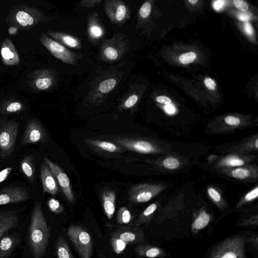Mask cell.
I'll list each match as a JSON object with an SVG mask.
<instances>
[{"instance_id": "34", "label": "cell", "mask_w": 258, "mask_h": 258, "mask_svg": "<svg viewBox=\"0 0 258 258\" xmlns=\"http://www.w3.org/2000/svg\"><path fill=\"white\" fill-rule=\"evenodd\" d=\"M126 14V8L122 4L119 5L116 9L115 17L117 21H120L122 20Z\"/></svg>"}, {"instance_id": "42", "label": "cell", "mask_w": 258, "mask_h": 258, "mask_svg": "<svg viewBox=\"0 0 258 258\" xmlns=\"http://www.w3.org/2000/svg\"><path fill=\"white\" fill-rule=\"evenodd\" d=\"M224 121L226 124L232 126L238 125L240 122L239 118L233 116H227L224 118Z\"/></svg>"}, {"instance_id": "36", "label": "cell", "mask_w": 258, "mask_h": 258, "mask_svg": "<svg viewBox=\"0 0 258 258\" xmlns=\"http://www.w3.org/2000/svg\"><path fill=\"white\" fill-rule=\"evenodd\" d=\"M104 54L106 56V57L110 60H115L118 57V53L116 49L110 46L107 47L104 49Z\"/></svg>"}, {"instance_id": "52", "label": "cell", "mask_w": 258, "mask_h": 258, "mask_svg": "<svg viewBox=\"0 0 258 258\" xmlns=\"http://www.w3.org/2000/svg\"><path fill=\"white\" fill-rule=\"evenodd\" d=\"M198 2V0H188V2H189L191 5H195Z\"/></svg>"}, {"instance_id": "37", "label": "cell", "mask_w": 258, "mask_h": 258, "mask_svg": "<svg viewBox=\"0 0 258 258\" xmlns=\"http://www.w3.org/2000/svg\"><path fill=\"white\" fill-rule=\"evenodd\" d=\"M89 31L91 36L94 38H98L103 34L102 29L97 25H92L90 26Z\"/></svg>"}, {"instance_id": "49", "label": "cell", "mask_w": 258, "mask_h": 258, "mask_svg": "<svg viewBox=\"0 0 258 258\" xmlns=\"http://www.w3.org/2000/svg\"><path fill=\"white\" fill-rule=\"evenodd\" d=\"M244 30L246 33L249 35H252L253 34V28L250 24L248 22H246L244 24Z\"/></svg>"}, {"instance_id": "18", "label": "cell", "mask_w": 258, "mask_h": 258, "mask_svg": "<svg viewBox=\"0 0 258 258\" xmlns=\"http://www.w3.org/2000/svg\"><path fill=\"white\" fill-rule=\"evenodd\" d=\"M135 252L141 257L163 258L168 256L167 252L163 249L144 243L137 245Z\"/></svg>"}, {"instance_id": "47", "label": "cell", "mask_w": 258, "mask_h": 258, "mask_svg": "<svg viewBox=\"0 0 258 258\" xmlns=\"http://www.w3.org/2000/svg\"><path fill=\"white\" fill-rule=\"evenodd\" d=\"M156 100L157 102L166 105L170 104L171 100L166 96H159L156 97Z\"/></svg>"}, {"instance_id": "20", "label": "cell", "mask_w": 258, "mask_h": 258, "mask_svg": "<svg viewBox=\"0 0 258 258\" xmlns=\"http://www.w3.org/2000/svg\"><path fill=\"white\" fill-rule=\"evenodd\" d=\"M211 221L209 213L205 210L200 211L194 218L190 226L192 234H196L207 227Z\"/></svg>"}, {"instance_id": "17", "label": "cell", "mask_w": 258, "mask_h": 258, "mask_svg": "<svg viewBox=\"0 0 258 258\" xmlns=\"http://www.w3.org/2000/svg\"><path fill=\"white\" fill-rule=\"evenodd\" d=\"M19 219L18 213L13 211L0 212V239L7 232L18 226Z\"/></svg>"}, {"instance_id": "53", "label": "cell", "mask_w": 258, "mask_h": 258, "mask_svg": "<svg viewBox=\"0 0 258 258\" xmlns=\"http://www.w3.org/2000/svg\"><path fill=\"white\" fill-rule=\"evenodd\" d=\"M97 258H107L106 256H105L104 255H102L101 254H99L98 255V257Z\"/></svg>"}, {"instance_id": "22", "label": "cell", "mask_w": 258, "mask_h": 258, "mask_svg": "<svg viewBox=\"0 0 258 258\" xmlns=\"http://www.w3.org/2000/svg\"><path fill=\"white\" fill-rule=\"evenodd\" d=\"M24 104L21 101L14 99H7L0 102V114L7 115L23 111Z\"/></svg>"}, {"instance_id": "45", "label": "cell", "mask_w": 258, "mask_h": 258, "mask_svg": "<svg viewBox=\"0 0 258 258\" xmlns=\"http://www.w3.org/2000/svg\"><path fill=\"white\" fill-rule=\"evenodd\" d=\"M247 242L249 243L257 249L258 246V234L256 233H253L249 235V237H247Z\"/></svg>"}, {"instance_id": "6", "label": "cell", "mask_w": 258, "mask_h": 258, "mask_svg": "<svg viewBox=\"0 0 258 258\" xmlns=\"http://www.w3.org/2000/svg\"><path fill=\"white\" fill-rule=\"evenodd\" d=\"M47 140V134L40 121L34 118L27 121L21 140L22 145L37 143L45 144Z\"/></svg>"}, {"instance_id": "50", "label": "cell", "mask_w": 258, "mask_h": 258, "mask_svg": "<svg viewBox=\"0 0 258 258\" xmlns=\"http://www.w3.org/2000/svg\"><path fill=\"white\" fill-rule=\"evenodd\" d=\"M164 108L166 112L168 114H173L175 111L174 107L171 104L166 105L165 106Z\"/></svg>"}, {"instance_id": "28", "label": "cell", "mask_w": 258, "mask_h": 258, "mask_svg": "<svg viewBox=\"0 0 258 258\" xmlns=\"http://www.w3.org/2000/svg\"><path fill=\"white\" fill-rule=\"evenodd\" d=\"M116 81L114 78H109L102 81L99 85V90L102 93H107L115 86Z\"/></svg>"}, {"instance_id": "21", "label": "cell", "mask_w": 258, "mask_h": 258, "mask_svg": "<svg viewBox=\"0 0 258 258\" xmlns=\"http://www.w3.org/2000/svg\"><path fill=\"white\" fill-rule=\"evenodd\" d=\"M20 168L27 179L33 183L35 177V160L33 155L24 157L20 163Z\"/></svg>"}, {"instance_id": "33", "label": "cell", "mask_w": 258, "mask_h": 258, "mask_svg": "<svg viewBox=\"0 0 258 258\" xmlns=\"http://www.w3.org/2000/svg\"><path fill=\"white\" fill-rule=\"evenodd\" d=\"M242 227H256L258 225L257 215L253 216L241 221L239 225Z\"/></svg>"}, {"instance_id": "43", "label": "cell", "mask_w": 258, "mask_h": 258, "mask_svg": "<svg viewBox=\"0 0 258 258\" xmlns=\"http://www.w3.org/2000/svg\"><path fill=\"white\" fill-rule=\"evenodd\" d=\"M258 196V187L256 186L254 189L248 192L244 197V201L250 202L256 198Z\"/></svg>"}, {"instance_id": "14", "label": "cell", "mask_w": 258, "mask_h": 258, "mask_svg": "<svg viewBox=\"0 0 258 258\" xmlns=\"http://www.w3.org/2000/svg\"><path fill=\"white\" fill-rule=\"evenodd\" d=\"M21 241L22 236L18 232L3 236L0 239V258H11Z\"/></svg>"}, {"instance_id": "15", "label": "cell", "mask_w": 258, "mask_h": 258, "mask_svg": "<svg viewBox=\"0 0 258 258\" xmlns=\"http://www.w3.org/2000/svg\"><path fill=\"white\" fill-rule=\"evenodd\" d=\"M40 170L43 191L52 195H55L59 192L60 189L57 180L48 166L45 163H42Z\"/></svg>"}, {"instance_id": "12", "label": "cell", "mask_w": 258, "mask_h": 258, "mask_svg": "<svg viewBox=\"0 0 258 258\" xmlns=\"http://www.w3.org/2000/svg\"><path fill=\"white\" fill-rule=\"evenodd\" d=\"M83 142L91 150L103 154H120L126 151L121 147L105 140L95 138H85Z\"/></svg>"}, {"instance_id": "31", "label": "cell", "mask_w": 258, "mask_h": 258, "mask_svg": "<svg viewBox=\"0 0 258 258\" xmlns=\"http://www.w3.org/2000/svg\"><path fill=\"white\" fill-rule=\"evenodd\" d=\"M197 55L194 52H189L182 54L179 57V61L182 64H188L193 62L196 58Z\"/></svg>"}, {"instance_id": "3", "label": "cell", "mask_w": 258, "mask_h": 258, "mask_svg": "<svg viewBox=\"0 0 258 258\" xmlns=\"http://www.w3.org/2000/svg\"><path fill=\"white\" fill-rule=\"evenodd\" d=\"M247 236L236 235L226 238L216 244L208 258H247Z\"/></svg>"}, {"instance_id": "24", "label": "cell", "mask_w": 258, "mask_h": 258, "mask_svg": "<svg viewBox=\"0 0 258 258\" xmlns=\"http://www.w3.org/2000/svg\"><path fill=\"white\" fill-rule=\"evenodd\" d=\"M47 34L70 47L78 48L79 47L80 44L78 41L71 36L50 30L47 31Z\"/></svg>"}, {"instance_id": "54", "label": "cell", "mask_w": 258, "mask_h": 258, "mask_svg": "<svg viewBox=\"0 0 258 258\" xmlns=\"http://www.w3.org/2000/svg\"><path fill=\"white\" fill-rule=\"evenodd\" d=\"M255 146L256 148H258V139H256L255 142Z\"/></svg>"}, {"instance_id": "38", "label": "cell", "mask_w": 258, "mask_h": 258, "mask_svg": "<svg viewBox=\"0 0 258 258\" xmlns=\"http://www.w3.org/2000/svg\"><path fill=\"white\" fill-rule=\"evenodd\" d=\"M138 96L137 95H132L130 96L124 102L123 107L125 108H130L133 107L138 100Z\"/></svg>"}, {"instance_id": "16", "label": "cell", "mask_w": 258, "mask_h": 258, "mask_svg": "<svg viewBox=\"0 0 258 258\" xmlns=\"http://www.w3.org/2000/svg\"><path fill=\"white\" fill-rule=\"evenodd\" d=\"M1 54L2 61L6 66H16L20 62V57L17 49L9 38L3 40L1 44Z\"/></svg>"}, {"instance_id": "4", "label": "cell", "mask_w": 258, "mask_h": 258, "mask_svg": "<svg viewBox=\"0 0 258 258\" xmlns=\"http://www.w3.org/2000/svg\"><path fill=\"white\" fill-rule=\"evenodd\" d=\"M19 124L15 120L0 117V157L9 158L13 154L17 139Z\"/></svg>"}, {"instance_id": "51", "label": "cell", "mask_w": 258, "mask_h": 258, "mask_svg": "<svg viewBox=\"0 0 258 258\" xmlns=\"http://www.w3.org/2000/svg\"><path fill=\"white\" fill-rule=\"evenodd\" d=\"M224 1H218L215 2L214 4V8L216 10H219L221 9L224 4Z\"/></svg>"}, {"instance_id": "8", "label": "cell", "mask_w": 258, "mask_h": 258, "mask_svg": "<svg viewBox=\"0 0 258 258\" xmlns=\"http://www.w3.org/2000/svg\"><path fill=\"white\" fill-rule=\"evenodd\" d=\"M39 40L56 58L67 63H75L74 54L72 52L62 44L49 38L47 34H42Z\"/></svg>"}, {"instance_id": "30", "label": "cell", "mask_w": 258, "mask_h": 258, "mask_svg": "<svg viewBox=\"0 0 258 258\" xmlns=\"http://www.w3.org/2000/svg\"><path fill=\"white\" fill-rule=\"evenodd\" d=\"M164 167L168 169L174 170L177 169L179 166V161L173 157H168L165 158L162 162Z\"/></svg>"}, {"instance_id": "10", "label": "cell", "mask_w": 258, "mask_h": 258, "mask_svg": "<svg viewBox=\"0 0 258 258\" xmlns=\"http://www.w3.org/2000/svg\"><path fill=\"white\" fill-rule=\"evenodd\" d=\"M111 235L116 236L127 244L139 245L145 241L144 231L140 226H120Z\"/></svg>"}, {"instance_id": "19", "label": "cell", "mask_w": 258, "mask_h": 258, "mask_svg": "<svg viewBox=\"0 0 258 258\" xmlns=\"http://www.w3.org/2000/svg\"><path fill=\"white\" fill-rule=\"evenodd\" d=\"M101 200L104 213L109 220H111L115 210L116 195L114 190L110 189L103 190L101 194Z\"/></svg>"}, {"instance_id": "32", "label": "cell", "mask_w": 258, "mask_h": 258, "mask_svg": "<svg viewBox=\"0 0 258 258\" xmlns=\"http://www.w3.org/2000/svg\"><path fill=\"white\" fill-rule=\"evenodd\" d=\"M232 175L234 178L243 179L247 178L249 175V171L247 169L243 168H237L233 169L231 172Z\"/></svg>"}, {"instance_id": "48", "label": "cell", "mask_w": 258, "mask_h": 258, "mask_svg": "<svg viewBox=\"0 0 258 258\" xmlns=\"http://www.w3.org/2000/svg\"><path fill=\"white\" fill-rule=\"evenodd\" d=\"M101 2V1H82L83 5L89 7H92L95 4Z\"/></svg>"}, {"instance_id": "13", "label": "cell", "mask_w": 258, "mask_h": 258, "mask_svg": "<svg viewBox=\"0 0 258 258\" xmlns=\"http://www.w3.org/2000/svg\"><path fill=\"white\" fill-rule=\"evenodd\" d=\"M154 187L149 184L133 185L128 192V200L132 204H140L149 201L154 196Z\"/></svg>"}, {"instance_id": "41", "label": "cell", "mask_w": 258, "mask_h": 258, "mask_svg": "<svg viewBox=\"0 0 258 258\" xmlns=\"http://www.w3.org/2000/svg\"><path fill=\"white\" fill-rule=\"evenodd\" d=\"M208 193L210 198L215 202L218 203L221 201V196L219 192L214 188L209 187L208 189Z\"/></svg>"}, {"instance_id": "39", "label": "cell", "mask_w": 258, "mask_h": 258, "mask_svg": "<svg viewBox=\"0 0 258 258\" xmlns=\"http://www.w3.org/2000/svg\"><path fill=\"white\" fill-rule=\"evenodd\" d=\"M225 163L226 165L230 166H240L244 164V161L237 158L232 157L227 159Z\"/></svg>"}, {"instance_id": "23", "label": "cell", "mask_w": 258, "mask_h": 258, "mask_svg": "<svg viewBox=\"0 0 258 258\" xmlns=\"http://www.w3.org/2000/svg\"><path fill=\"white\" fill-rule=\"evenodd\" d=\"M157 209V204L152 203L150 204L131 225L135 226H140L142 225H148L151 221L153 214Z\"/></svg>"}, {"instance_id": "5", "label": "cell", "mask_w": 258, "mask_h": 258, "mask_svg": "<svg viewBox=\"0 0 258 258\" xmlns=\"http://www.w3.org/2000/svg\"><path fill=\"white\" fill-rule=\"evenodd\" d=\"M67 235L76 248L80 258H92L93 243L88 232L82 226L71 225L69 226Z\"/></svg>"}, {"instance_id": "1", "label": "cell", "mask_w": 258, "mask_h": 258, "mask_svg": "<svg viewBox=\"0 0 258 258\" xmlns=\"http://www.w3.org/2000/svg\"><path fill=\"white\" fill-rule=\"evenodd\" d=\"M51 235V228L43 214L41 203H35L30 216L26 237L28 251L32 258H44Z\"/></svg>"}, {"instance_id": "46", "label": "cell", "mask_w": 258, "mask_h": 258, "mask_svg": "<svg viewBox=\"0 0 258 258\" xmlns=\"http://www.w3.org/2000/svg\"><path fill=\"white\" fill-rule=\"evenodd\" d=\"M204 83L206 87L210 90H214L216 88V83L214 80L211 78H206L205 79Z\"/></svg>"}, {"instance_id": "7", "label": "cell", "mask_w": 258, "mask_h": 258, "mask_svg": "<svg viewBox=\"0 0 258 258\" xmlns=\"http://www.w3.org/2000/svg\"><path fill=\"white\" fill-rule=\"evenodd\" d=\"M43 160L55 176L60 190L66 199L70 203H73L75 201L74 195L67 174L56 163L48 158L44 157Z\"/></svg>"}, {"instance_id": "40", "label": "cell", "mask_w": 258, "mask_h": 258, "mask_svg": "<svg viewBox=\"0 0 258 258\" xmlns=\"http://www.w3.org/2000/svg\"><path fill=\"white\" fill-rule=\"evenodd\" d=\"M233 3L235 7L242 12H246L248 9L247 3L243 0H234Z\"/></svg>"}, {"instance_id": "44", "label": "cell", "mask_w": 258, "mask_h": 258, "mask_svg": "<svg viewBox=\"0 0 258 258\" xmlns=\"http://www.w3.org/2000/svg\"><path fill=\"white\" fill-rule=\"evenodd\" d=\"M12 170V167H7L0 171V183L7 179Z\"/></svg>"}, {"instance_id": "2", "label": "cell", "mask_w": 258, "mask_h": 258, "mask_svg": "<svg viewBox=\"0 0 258 258\" xmlns=\"http://www.w3.org/2000/svg\"><path fill=\"white\" fill-rule=\"evenodd\" d=\"M46 20L44 14L34 7L19 5L14 7L6 18L7 23L19 29H30Z\"/></svg>"}, {"instance_id": "35", "label": "cell", "mask_w": 258, "mask_h": 258, "mask_svg": "<svg viewBox=\"0 0 258 258\" xmlns=\"http://www.w3.org/2000/svg\"><path fill=\"white\" fill-rule=\"evenodd\" d=\"M151 11V6L149 2L144 3L140 9L139 13L141 17L143 18H147L150 14Z\"/></svg>"}, {"instance_id": "26", "label": "cell", "mask_w": 258, "mask_h": 258, "mask_svg": "<svg viewBox=\"0 0 258 258\" xmlns=\"http://www.w3.org/2000/svg\"><path fill=\"white\" fill-rule=\"evenodd\" d=\"M132 220V215L128 209L124 206L121 207L117 211L116 221L119 224H127Z\"/></svg>"}, {"instance_id": "29", "label": "cell", "mask_w": 258, "mask_h": 258, "mask_svg": "<svg viewBox=\"0 0 258 258\" xmlns=\"http://www.w3.org/2000/svg\"><path fill=\"white\" fill-rule=\"evenodd\" d=\"M47 205L49 210L53 213L59 214L63 210V207L60 204L59 202L53 198H50L47 201Z\"/></svg>"}, {"instance_id": "25", "label": "cell", "mask_w": 258, "mask_h": 258, "mask_svg": "<svg viewBox=\"0 0 258 258\" xmlns=\"http://www.w3.org/2000/svg\"><path fill=\"white\" fill-rule=\"evenodd\" d=\"M55 246L58 258H74L69 245L62 235L58 236Z\"/></svg>"}, {"instance_id": "11", "label": "cell", "mask_w": 258, "mask_h": 258, "mask_svg": "<svg viewBox=\"0 0 258 258\" xmlns=\"http://www.w3.org/2000/svg\"><path fill=\"white\" fill-rule=\"evenodd\" d=\"M27 82L33 90L44 91L51 87L53 80L48 70L38 69L34 70L28 75Z\"/></svg>"}, {"instance_id": "9", "label": "cell", "mask_w": 258, "mask_h": 258, "mask_svg": "<svg viewBox=\"0 0 258 258\" xmlns=\"http://www.w3.org/2000/svg\"><path fill=\"white\" fill-rule=\"evenodd\" d=\"M29 200V194L23 186L9 185L0 189V206L21 203Z\"/></svg>"}, {"instance_id": "27", "label": "cell", "mask_w": 258, "mask_h": 258, "mask_svg": "<svg viewBox=\"0 0 258 258\" xmlns=\"http://www.w3.org/2000/svg\"><path fill=\"white\" fill-rule=\"evenodd\" d=\"M110 244L114 251L120 254L124 250L128 244L116 236L111 235Z\"/></svg>"}]
</instances>
